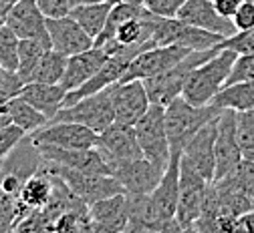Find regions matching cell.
<instances>
[{
	"label": "cell",
	"instance_id": "6da1fadb",
	"mask_svg": "<svg viewBox=\"0 0 254 233\" xmlns=\"http://www.w3.org/2000/svg\"><path fill=\"white\" fill-rule=\"evenodd\" d=\"M236 56L238 54L234 50L222 48L214 56H210L208 60L198 64L196 69L190 73V77L184 85L182 96L190 105H198V107L212 103V98L224 89Z\"/></svg>",
	"mask_w": 254,
	"mask_h": 233
},
{
	"label": "cell",
	"instance_id": "7a4b0ae2",
	"mask_svg": "<svg viewBox=\"0 0 254 233\" xmlns=\"http://www.w3.org/2000/svg\"><path fill=\"white\" fill-rule=\"evenodd\" d=\"M218 52V48H208V50H192L190 54H186L180 62H176L174 66H170L168 71L143 79V87L147 91L149 103L151 105H162L168 107L174 98L182 96L184 85L198 64H202L204 60H208L210 56H214Z\"/></svg>",
	"mask_w": 254,
	"mask_h": 233
},
{
	"label": "cell",
	"instance_id": "3957f363",
	"mask_svg": "<svg viewBox=\"0 0 254 233\" xmlns=\"http://www.w3.org/2000/svg\"><path fill=\"white\" fill-rule=\"evenodd\" d=\"M220 111L222 109L216 107L214 103L198 107V105H190L184 96L174 98L166 107V133L170 145L182 149L206 123L216 119Z\"/></svg>",
	"mask_w": 254,
	"mask_h": 233
},
{
	"label": "cell",
	"instance_id": "277c9868",
	"mask_svg": "<svg viewBox=\"0 0 254 233\" xmlns=\"http://www.w3.org/2000/svg\"><path fill=\"white\" fill-rule=\"evenodd\" d=\"M51 121H73L81 123L95 133H101L115 123V105H113V87H107L99 93L87 94L77 103L61 107V111Z\"/></svg>",
	"mask_w": 254,
	"mask_h": 233
},
{
	"label": "cell",
	"instance_id": "5b68a950",
	"mask_svg": "<svg viewBox=\"0 0 254 233\" xmlns=\"http://www.w3.org/2000/svg\"><path fill=\"white\" fill-rule=\"evenodd\" d=\"M133 129L143 157L157 165L160 169H166L172 153V145L166 133V107L149 105V109L133 125Z\"/></svg>",
	"mask_w": 254,
	"mask_h": 233
},
{
	"label": "cell",
	"instance_id": "8992f818",
	"mask_svg": "<svg viewBox=\"0 0 254 233\" xmlns=\"http://www.w3.org/2000/svg\"><path fill=\"white\" fill-rule=\"evenodd\" d=\"M153 43L157 47L164 45H178L190 50H208L214 48L222 39V35H216V32L198 28L194 24H188L180 18H162L155 16L153 20V35H151Z\"/></svg>",
	"mask_w": 254,
	"mask_h": 233
},
{
	"label": "cell",
	"instance_id": "52a82bcc",
	"mask_svg": "<svg viewBox=\"0 0 254 233\" xmlns=\"http://www.w3.org/2000/svg\"><path fill=\"white\" fill-rule=\"evenodd\" d=\"M45 165L57 177H61L63 181H65V185L87 205L99 201V199L117 195V193H125L123 187L119 185V181L113 175L77 171V169H69V167H61V165H53L49 161H45Z\"/></svg>",
	"mask_w": 254,
	"mask_h": 233
},
{
	"label": "cell",
	"instance_id": "ba28073f",
	"mask_svg": "<svg viewBox=\"0 0 254 233\" xmlns=\"http://www.w3.org/2000/svg\"><path fill=\"white\" fill-rule=\"evenodd\" d=\"M180 165H182V149L172 147L170 161L160 177V183L149 193L155 213L164 225V231H180L176 223V207L180 195Z\"/></svg>",
	"mask_w": 254,
	"mask_h": 233
},
{
	"label": "cell",
	"instance_id": "9c48e42d",
	"mask_svg": "<svg viewBox=\"0 0 254 233\" xmlns=\"http://www.w3.org/2000/svg\"><path fill=\"white\" fill-rule=\"evenodd\" d=\"M208 181L198 175L190 165L182 159L180 165V195H178V207H176V223L180 231H192L194 223L198 221L204 199L208 191Z\"/></svg>",
	"mask_w": 254,
	"mask_h": 233
},
{
	"label": "cell",
	"instance_id": "30bf717a",
	"mask_svg": "<svg viewBox=\"0 0 254 233\" xmlns=\"http://www.w3.org/2000/svg\"><path fill=\"white\" fill-rule=\"evenodd\" d=\"M35 145H55L65 149H89L97 143V133L73 121H49L35 133H30Z\"/></svg>",
	"mask_w": 254,
	"mask_h": 233
},
{
	"label": "cell",
	"instance_id": "8fae6325",
	"mask_svg": "<svg viewBox=\"0 0 254 233\" xmlns=\"http://www.w3.org/2000/svg\"><path fill=\"white\" fill-rule=\"evenodd\" d=\"M242 163V153L236 141V111L222 109L218 115L216 131V169L214 181L232 175Z\"/></svg>",
	"mask_w": 254,
	"mask_h": 233
},
{
	"label": "cell",
	"instance_id": "7c38bea8",
	"mask_svg": "<svg viewBox=\"0 0 254 233\" xmlns=\"http://www.w3.org/2000/svg\"><path fill=\"white\" fill-rule=\"evenodd\" d=\"M192 50L178 47V45H164V47H151L143 52H139L129 64L121 77L119 83H127V81H143L149 77H155L164 71H168L170 66H174L176 62H180L186 54H190Z\"/></svg>",
	"mask_w": 254,
	"mask_h": 233
},
{
	"label": "cell",
	"instance_id": "4fadbf2b",
	"mask_svg": "<svg viewBox=\"0 0 254 233\" xmlns=\"http://www.w3.org/2000/svg\"><path fill=\"white\" fill-rule=\"evenodd\" d=\"M216 131H218V117L206 123L182 147V159L208 183L214 181V169H216Z\"/></svg>",
	"mask_w": 254,
	"mask_h": 233
},
{
	"label": "cell",
	"instance_id": "5bb4252c",
	"mask_svg": "<svg viewBox=\"0 0 254 233\" xmlns=\"http://www.w3.org/2000/svg\"><path fill=\"white\" fill-rule=\"evenodd\" d=\"M164 169L153 165L145 157L127 159L121 163H115L111 167V175L119 181L125 193L129 195H149L155 185L160 183Z\"/></svg>",
	"mask_w": 254,
	"mask_h": 233
},
{
	"label": "cell",
	"instance_id": "9a60e30c",
	"mask_svg": "<svg viewBox=\"0 0 254 233\" xmlns=\"http://www.w3.org/2000/svg\"><path fill=\"white\" fill-rule=\"evenodd\" d=\"M95 147L101 151L103 159L109 165V169L115 163H121V161H127V159H135V157H143L139 141L135 137V129L131 125L113 123L105 131L97 133V143H95Z\"/></svg>",
	"mask_w": 254,
	"mask_h": 233
},
{
	"label": "cell",
	"instance_id": "2e32d148",
	"mask_svg": "<svg viewBox=\"0 0 254 233\" xmlns=\"http://www.w3.org/2000/svg\"><path fill=\"white\" fill-rule=\"evenodd\" d=\"M89 211V231L95 233H119L127 229L129 221V195L117 193L99 199L87 207Z\"/></svg>",
	"mask_w": 254,
	"mask_h": 233
},
{
	"label": "cell",
	"instance_id": "e0dca14e",
	"mask_svg": "<svg viewBox=\"0 0 254 233\" xmlns=\"http://www.w3.org/2000/svg\"><path fill=\"white\" fill-rule=\"evenodd\" d=\"M35 147L39 149L41 157L53 165H61V167H69L77 171L111 175L109 165L97 147H89V149H65L55 145H35Z\"/></svg>",
	"mask_w": 254,
	"mask_h": 233
},
{
	"label": "cell",
	"instance_id": "ac0fdd59",
	"mask_svg": "<svg viewBox=\"0 0 254 233\" xmlns=\"http://www.w3.org/2000/svg\"><path fill=\"white\" fill-rule=\"evenodd\" d=\"M113 105H115V123L133 127L151 105L147 91L143 87V81L115 83L113 85Z\"/></svg>",
	"mask_w": 254,
	"mask_h": 233
},
{
	"label": "cell",
	"instance_id": "d6986e66",
	"mask_svg": "<svg viewBox=\"0 0 254 233\" xmlns=\"http://www.w3.org/2000/svg\"><path fill=\"white\" fill-rule=\"evenodd\" d=\"M6 26L18 39H39L51 45L47 16L41 12L35 0H18L6 14Z\"/></svg>",
	"mask_w": 254,
	"mask_h": 233
},
{
	"label": "cell",
	"instance_id": "ffe728a7",
	"mask_svg": "<svg viewBox=\"0 0 254 233\" xmlns=\"http://www.w3.org/2000/svg\"><path fill=\"white\" fill-rule=\"evenodd\" d=\"M47 30L51 39V48L59 50L65 56H73L93 47V37H89L81 28V24L69 14L61 18H47Z\"/></svg>",
	"mask_w": 254,
	"mask_h": 233
},
{
	"label": "cell",
	"instance_id": "44dd1931",
	"mask_svg": "<svg viewBox=\"0 0 254 233\" xmlns=\"http://www.w3.org/2000/svg\"><path fill=\"white\" fill-rule=\"evenodd\" d=\"M176 18H180L188 24H194L198 28L216 32V35H222V37H230L236 32L234 22L226 16H222L214 8L212 0H186L182 8L178 10Z\"/></svg>",
	"mask_w": 254,
	"mask_h": 233
},
{
	"label": "cell",
	"instance_id": "7402d4cb",
	"mask_svg": "<svg viewBox=\"0 0 254 233\" xmlns=\"http://www.w3.org/2000/svg\"><path fill=\"white\" fill-rule=\"evenodd\" d=\"M109 58V52L105 47H91L83 52H77L73 56H67V66L65 73L61 79V87L67 93L73 89H79L81 85H85L95 73L101 69V64Z\"/></svg>",
	"mask_w": 254,
	"mask_h": 233
},
{
	"label": "cell",
	"instance_id": "603a6c76",
	"mask_svg": "<svg viewBox=\"0 0 254 233\" xmlns=\"http://www.w3.org/2000/svg\"><path fill=\"white\" fill-rule=\"evenodd\" d=\"M55 173L47 167V165L43 163L41 167L30 175L22 189H20V195H18V203L30 213V211H39L43 209L49 199L53 195V189H55Z\"/></svg>",
	"mask_w": 254,
	"mask_h": 233
},
{
	"label": "cell",
	"instance_id": "cb8c5ba5",
	"mask_svg": "<svg viewBox=\"0 0 254 233\" xmlns=\"http://www.w3.org/2000/svg\"><path fill=\"white\" fill-rule=\"evenodd\" d=\"M20 98L30 103L37 111H41L49 121L61 111L65 103L67 91L61 85H47V83H24L22 91L18 93Z\"/></svg>",
	"mask_w": 254,
	"mask_h": 233
},
{
	"label": "cell",
	"instance_id": "d4e9b609",
	"mask_svg": "<svg viewBox=\"0 0 254 233\" xmlns=\"http://www.w3.org/2000/svg\"><path fill=\"white\" fill-rule=\"evenodd\" d=\"M125 231H164L149 195H129V221H127Z\"/></svg>",
	"mask_w": 254,
	"mask_h": 233
},
{
	"label": "cell",
	"instance_id": "484cf974",
	"mask_svg": "<svg viewBox=\"0 0 254 233\" xmlns=\"http://www.w3.org/2000/svg\"><path fill=\"white\" fill-rule=\"evenodd\" d=\"M212 103L220 109H234V111L254 109V81L226 85L212 98Z\"/></svg>",
	"mask_w": 254,
	"mask_h": 233
},
{
	"label": "cell",
	"instance_id": "4316f807",
	"mask_svg": "<svg viewBox=\"0 0 254 233\" xmlns=\"http://www.w3.org/2000/svg\"><path fill=\"white\" fill-rule=\"evenodd\" d=\"M111 2H101V4H79L69 10V16L81 24V28L87 32L93 41L99 37V32L105 26V20L111 10Z\"/></svg>",
	"mask_w": 254,
	"mask_h": 233
},
{
	"label": "cell",
	"instance_id": "83f0119b",
	"mask_svg": "<svg viewBox=\"0 0 254 233\" xmlns=\"http://www.w3.org/2000/svg\"><path fill=\"white\" fill-rule=\"evenodd\" d=\"M6 107H8L12 125L20 127L24 133H35L37 129H41L43 125L49 123V119L41 111H37L33 105L26 103L20 96H12L10 101H6Z\"/></svg>",
	"mask_w": 254,
	"mask_h": 233
},
{
	"label": "cell",
	"instance_id": "f1b7e54d",
	"mask_svg": "<svg viewBox=\"0 0 254 233\" xmlns=\"http://www.w3.org/2000/svg\"><path fill=\"white\" fill-rule=\"evenodd\" d=\"M51 48L49 43L39 41V39H20L18 43V66H16V73L20 75V79L24 83L30 81L33 77V71L37 69L39 60L43 58V54Z\"/></svg>",
	"mask_w": 254,
	"mask_h": 233
},
{
	"label": "cell",
	"instance_id": "f546056e",
	"mask_svg": "<svg viewBox=\"0 0 254 233\" xmlns=\"http://www.w3.org/2000/svg\"><path fill=\"white\" fill-rule=\"evenodd\" d=\"M67 66V56L61 54L55 48H49L43 58L39 60L37 69L33 71V77H30L28 83H47V85H59L63 79V73H65Z\"/></svg>",
	"mask_w": 254,
	"mask_h": 233
},
{
	"label": "cell",
	"instance_id": "4dcf8cb0",
	"mask_svg": "<svg viewBox=\"0 0 254 233\" xmlns=\"http://www.w3.org/2000/svg\"><path fill=\"white\" fill-rule=\"evenodd\" d=\"M236 141L242 159L254 161V109L236 111Z\"/></svg>",
	"mask_w": 254,
	"mask_h": 233
},
{
	"label": "cell",
	"instance_id": "1f68e13d",
	"mask_svg": "<svg viewBox=\"0 0 254 233\" xmlns=\"http://www.w3.org/2000/svg\"><path fill=\"white\" fill-rule=\"evenodd\" d=\"M18 43L20 39L8 26L0 28V66L8 71H16L18 66Z\"/></svg>",
	"mask_w": 254,
	"mask_h": 233
},
{
	"label": "cell",
	"instance_id": "d6a6232c",
	"mask_svg": "<svg viewBox=\"0 0 254 233\" xmlns=\"http://www.w3.org/2000/svg\"><path fill=\"white\" fill-rule=\"evenodd\" d=\"M216 48L218 50L228 48V50H234L236 54H250V52H254V28L236 30L234 35L222 39L216 45Z\"/></svg>",
	"mask_w": 254,
	"mask_h": 233
},
{
	"label": "cell",
	"instance_id": "836d02e7",
	"mask_svg": "<svg viewBox=\"0 0 254 233\" xmlns=\"http://www.w3.org/2000/svg\"><path fill=\"white\" fill-rule=\"evenodd\" d=\"M242 81H254V52L236 56L226 85H234V83H242Z\"/></svg>",
	"mask_w": 254,
	"mask_h": 233
},
{
	"label": "cell",
	"instance_id": "e575fe53",
	"mask_svg": "<svg viewBox=\"0 0 254 233\" xmlns=\"http://www.w3.org/2000/svg\"><path fill=\"white\" fill-rule=\"evenodd\" d=\"M22 87L24 81L16 71H8L0 66V101H10L12 96H18Z\"/></svg>",
	"mask_w": 254,
	"mask_h": 233
},
{
	"label": "cell",
	"instance_id": "d590c367",
	"mask_svg": "<svg viewBox=\"0 0 254 233\" xmlns=\"http://www.w3.org/2000/svg\"><path fill=\"white\" fill-rule=\"evenodd\" d=\"M24 135H26V133L20 127L12 125V123L0 129V161H4L10 155V151L22 141Z\"/></svg>",
	"mask_w": 254,
	"mask_h": 233
},
{
	"label": "cell",
	"instance_id": "8d00e7d4",
	"mask_svg": "<svg viewBox=\"0 0 254 233\" xmlns=\"http://www.w3.org/2000/svg\"><path fill=\"white\" fill-rule=\"evenodd\" d=\"M186 0H143V8L155 16L174 18Z\"/></svg>",
	"mask_w": 254,
	"mask_h": 233
},
{
	"label": "cell",
	"instance_id": "74e56055",
	"mask_svg": "<svg viewBox=\"0 0 254 233\" xmlns=\"http://www.w3.org/2000/svg\"><path fill=\"white\" fill-rule=\"evenodd\" d=\"M37 6L41 8V12L47 18H61V16H67L69 10L73 8L71 0H35Z\"/></svg>",
	"mask_w": 254,
	"mask_h": 233
},
{
	"label": "cell",
	"instance_id": "f35d334b",
	"mask_svg": "<svg viewBox=\"0 0 254 233\" xmlns=\"http://www.w3.org/2000/svg\"><path fill=\"white\" fill-rule=\"evenodd\" d=\"M232 22L236 30H246L254 28V0H242V4L232 16Z\"/></svg>",
	"mask_w": 254,
	"mask_h": 233
},
{
	"label": "cell",
	"instance_id": "ab89813d",
	"mask_svg": "<svg viewBox=\"0 0 254 233\" xmlns=\"http://www.w3.org/2000/svg\"><path fill=\"white\" fill-rule=\"evenodd\" d=\"M234 231L238 233H254V209H248L244 213H240L236 217V223H234Z\"/></svg>",
	"mask_w": 254,
	"mask_h": 233
},
{
	"label": "cell",
	"instance_id": "60d3db41",
	"mask_svg": "<svg viewBox=\"0 0 254 233\" xmlns=\"http://www.w3.org/2000/svg\"><path fill=\"white\" fill-rule=\"evenodd\" d=\"M212 4H214V8H216L222 16H226V18L232 20L234 12H236L238 6L242 4V0H212Z\"/></svg>",
	"mask_w": 254,
	"mask_h": 233
},
{
	"label": "cell",
	"instance_id": "b9f144b4",
	"mask_svg": "<svg viewBox=\"0 0 254 233\" xmlns=\"http://www.w3.org/2000/svg\"><path fill=\"white\" fill-rule=\"evenodd\" d=\"M10 115H8V107H6V101H0V129L10 125Z\"/></svg>",
	"mask_w": 254,
	"mask_h": 233
},
{
	"label": "cell",
	"instance_id": "7bdbcfd3",
	"mask_svg": "<svg viewBox=\"0 0 254 233\" xmlns=\"http://www.w3.org/2000/svg\"><path fill=\"white\" fill-rule=\"evenodd\" d=\"M10 2H6V0H0V28L6 26V14L10 10Z\"/></svg>",
	"mask_w": 254,
	"mask_h": 233
},
{
	"label": "cell",
	"instance_id": "ee69618b",
	"mask_svg": "<svg viewBox=\"0 0 254 233\" xmlns=\"http://www.w3.org/2000/svg\"><path fill=\"white\" fill-rule=\"evenodd\" d=\"M71 2H73V6H79V4H101V2L115 4V2H119V0H71Z\"/></svg>",
	"mask_w": 254,
	"mask_h": 233
},
{
	"label": "cell",
	"instance_id": "f6af8a7d",
	"mask_svg": "<svg viewBox=\"0 0 254 233\" xmlns=\"http://www.w3.org/2000/svg\"><path fill=\"white\" fill-rule=\"evenodd\" d=\"M123 2H129V4H137V6H143V0H123Z\"/></svg>",
	"mask_w": 254,
	"mask_h": 233
},
{
	"label": "cell",
	"instance_id": "bcb514c9",
	"mask_svg": "<svg viewBox=\"0 0 254 233\" xmlns=\"http://www.w3.org/2000/svg\"><path fill=\"white\" fill-rule=\"evenodd\" d=\"M6 2H10V4H14V2H18V0H6Z\"/></svg>",
	"mask_w": 254,
	"mask_h": 233
}]
</instances>
